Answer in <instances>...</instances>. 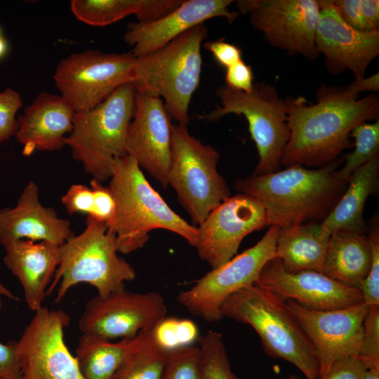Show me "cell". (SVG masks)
Instances as JSON below:
<instances>
[{
    "label": "cell",
    "instance_id": "cell-1",
    "mask_svg": "<svg viewBox=\"0 0 379 379\" xmlns=\"http://www.w3.org/2000/svg\"><path fill=\"white\" fill-rule=\"evenodd\" d=\"M316 98L315 104L308 103L302 96L285 99L290 138L281 165L308 168L326 166L352 147L351 132L357 125L378 119L379 98L375 93L360 98L347 87L323 83Z\"/></svg>",
    "mask_w": 379,
    "mask_h": 379
},
{
    "label": "cell",
    "instance_id": "cell-2",
    "mask_svg": "<svg viewBox=\"0 0 379 379\" xmlns=\"http://www.w3.org/2000/svg\"><path fill=\"white\" fill-rule=\"evenodd\" d=\"M338 161L318 168L295 164L272 173L238 178L234 188L262 204L267 225L282 228L322 222L347 186L348 180L337 170Z\"/></svg>",
    "mask_w": 379,
    "mask_h": 379
},
{
    "label": "cell",
    "instance_id": "cell-3",
    "mask_svg": "<svg viewBox=\"0 0 379 379\" xmlns=\"http://www.w3.org/2000/svg\"><path fill=\"white\" fill-rule=\"evenodd\" d=\"M109 180L115 211L108 228L115 235L119 253L128 254L142 248L149 232L156 229L173 232L196 247L197 227L170 208L134 159L128 155L115 158Z\"/></svg>",
    "mask_w": 379,
    "mask_h": 379
},
{
    "label": "cell",
    "instance_id": "cell-4",
    "mask_svg": "<svg viewBox=\"0 0 379 379\" xmlns=\"http://www.w3.org/2000/svg\"><path fill=\"white\" fill-rule=\"evenodd\" d=\"M220 312L222 317L251 326L268 356L292 364L307 379H319L316 349L286 300L254 284L227 297Z\"/></svg>",
    "mask_w": 379,
    "mask_h": 379
},
{
    "label": "cell",
    "instance_id": "cell-5",
    "mask_svg": "<svg viewBox=\"0 0 379 379\" xmlns=\"http://www.w3.org/2000/svg\"><path fill=\"white\" fill-rule=\"evenodd\" d=\"M204 24L186 31L161 48L136 58L131 82L136 92L163 98L171 117L187 125L189 106L201 78Z\"/></svg>",
    "mask_w": 379,
    "mask_h": 379
},
{
    "label": "cell",
    "instance_id": "cell-6",
    "mask_svg": "<svg viewBox=\"0 0 379 379\" xmlns=\"http://www.w3.org/2000/svg\"><path fill=\"white\" fill-rule=\"evenodd\" d=\"M60 251V263L47 290L51 295L59 284L55 303L79 283L90 284L98 295L105 296L125 289L126 282L136 277L132 265L118 255L114 232L89 215L83 232L69 238Z\"/></svg>",
    "mask_w": 379,
    "mask_h": 379
},
{
    "label": "cell",
    "instance_id": "cell-7",
    "mask_svg": "<svg viewBox=\"0 0 379 379\" xmlns=\"http://www.w3.org/2000/svg\"><path fill=\"white\" fill-rule=\"evenodd\" d=\"M135 93L131 83L125 84L95 107L74 114L65 145L100 182L110 178L113 160L126 155L125 139L135 112Z\"/></svg>",
    "mask_w": 379,
    "mask_h": 379
},
{
    "label": "cell",
    "instance_id": "cell-8",
    "mask_svg": "<svg viewBox=\"0 0 379 379\" xmlns=\"http://www.w3.org/2000/svg\"><path fill=\"white\" fill-rule=\"evenodd\" d=\"M218 160V152L192 135L186 125L172 124L168 185L195 225L231 196Z\"/></svg>",
    "mask_w": 379,
    "mask_h": 379
},
{
    "label": "cell",
    "instance_id": "cell-9",
    "mask_svg": "<svg viewBox=\"0 0 379 379\" xmlns=\"http://www.w3.org/2000/svg\"><path fill=\"white\" fill-rule=\"evenodd\" d=\"M220 105L200 119L215 121L229 114L244 116L259 157L252 175H260L279 171L282 152L288 142L286 103L277 88L264 82L243 92L222 86L216 91Z\"/></svg>",
    "mask_w": 379,
    "mask_h": 379
},
{
    "label": "cell",
    "instance_id": "cell-10",
    "mask_svg": "<svg viewBox=\"0 0 379 379\" xmlns=\"http://www.w3.org/2000/svg\"><path fill=\"white\" fill-rule=\"evenodd\" d=\"M136 57L131 53L86 50L58 64L53 79L60 95L75 112L90 110L121 86L131 83Z\"/></svg>",
    "mask_w": 379,
    "mask_h": 379
},
{
    "label": "cell",
    "instance_id": "cell-11",
    "mask_svg": "<svg viewBox=\"0 0 379 379\" xmlns=\"http://www.w3.org/2000/svg\"><path fill=\"white\" fill-rule=\"evenodd\" d=\"M276 226L270 228L253 246L212 269L178 295V302L192 314L208 322L220 320V306L239 289L253 285L265 264L276 257Z\"/></svg>",
    "mask_w": 379,
    "mask_h": 379
},
{
    "label": "cell",
    "instance_id": "cell-12",
    "mask_svg": "<svg viewBox=\"0 0 379 379\" xmlns=\"http://www.w3.org/2000/svg\"><path fill=\"white\" fill-rule=\"evenodd\" d=\"M239 13L273 47L314 60L319 53L315 34L319 18L317 0H239Z\"/></svg>",
    "mask_w": 379,
    "mask_h": 379
},
{
    "label": "cell",
    "instance_id": "cell-13",
    "mask_svg": "<svg viewBox=\"0 0 379 379\" xmlns=\"http://www.w3.org/2000/svg\"><path fill=\"white\" fill-rule=\"evenodd\" d=\"M69 321L62 310L35 312L17 342L22 379H84L65 343Z\"/></svg>",
    "mask_w": 379,
    "mask_h": 379
},
{
    "label": "cell",
    "instance_id": "cell-14",
    "mask_svg": "<svg viewBox=\"0 0 379 379\" xmlns=\"http://www.w3.org/2000/svg\"><path fill=\"white\" fill-rule=\"evenodd\" d=\"M167 307L158 292H131L126 289L91 298L79 321L82 333L107 340L135 336L154 329L165 318Z\"/></svg>",
    "mask_w": 379,
    "mask_h": 379
},
{
    "label": "cell",
    "instance_id": "cell-15",
    "mask_svg": "<svg viewBox=\"0 0 379 379\" xmlns=\"http://www.w3.org/2000/svg\"><path fill=\"white\" fill-rule=\"evenodd\" d=\"M266 225L265 210L257 199L244 193L230 196L197 227L198 254L212 269L219 267L234 257L246 236Z\"/></svg>",
    "mask_w": 379,
    "mask_h": 379
},
{
    "label": "cell",
    "instance_id": "cell-16",
    "mask_svg": "<svg viewBox=\"0 0 379 379\" xmlns=\"http://www.w3.org/2000/svg\"><path fill=\"white\" fill-rule=\"evenodd\" d=\"M286 300L316 349L320 378L336 360L347 356H358L362 341L363 324L369 306L362 302L341 309L314 310L293 300Z\"/></svg>",
    "mask_w": 379,
    "mask_h": 379
},
{
    "label": "cell",
    "instance_id": "cell-17",
    "mask_svg": "<svg viewBox=\"0 0 379 379\" xmlns=\"http://www.w3.org/2000/svg\"><path fill=\"white\" fill-rule=\"evenodd\" d=\"M172 124L163 100L135 93V112L125 139L126 155L164 188L168 186Z\"/></svg>",
    "mask_w": 379,
    "mask_h": 379
},
{
    "label": "cell",
    "instance_id": "cell-18",
    "mask_svg": "<svg viewBox=\"0 0 379 379\" xmlns=\"http://www.w3.org/2000/svg\"><path fill=\"white\" fill-rule=\"evenodd\" d=\"M319 18L315 44L324 56L330 74L350 70L355 80L365 77L368 66L379 54V31L363 32L349 26L331 0H317Z\"/></svg>",
    "mask_w": 379,
    "mask_h": 379
},
{
    "label": "cell",
    "instance_id": "cell-19",
    "mask_svg": "<svg viewBox=\"0 0 379 379\" xmlns=\"http://www.w3.org/2000/svg\"><path fill=\"white\" fill-rule=\"evenodd\" d=\"M255 284L314 310L341 309L364 302L360 289L314 270L288 272L276 257L265 264Z\"/></svg>",
    "mask_w": 379,
    "mask_h": 379
},
{
    "label": "cell",
    "instance_id": "cell-20",
    "mask_svg": "<svg viewBox=\"0 0 379 379\" xmlns=\"http://www.w3.org/2000/svg\"><path fill=\"white\" fill-rule=\"evenodd\" d=\"M232 0H184L176 8L159 19L147 23H131L124 35L131 53L141 57L164 46L175 38L209 19L222 17L230 23L238 12L231 11Z\"/></svg>",
    "mask_w": 379,
    "mask_h": 379
},
{
    "label": "cell",
    "instance_id": "cell-21",
    "mask_svg": "<svg viewBox=\"0 0 379 379\" xmlns=\"http://www.w3.org/2000/svg\"><path fill=\"white\" fill-rule=\"evenodd\" d=\"M74 235L71 222L43 206L39 187L30 180L23 188L13 208L0 209V244L18 239L48 241L62 246Z\"/></svg>",
    "mask_w": 379,
    "mask_h": 379
},
{
    "label": "cell",
    "instance_id": "cell-22",
    "mask_svg": "<svg viewBox=\"0 0 379 379\" xmlns=\"http://www.w3.org/2000/svg\"><path fill=\"white\" fill-rule=\"evenodd\" d=\"M74 114L60 95L39 93L17 117L15 137L23 147L22 154L30 156L35 151L62 149L66 135L72 131Z\"/></svg>",
    "mask_w": 379,
    "mask_h": 379
},
{
    "label": "cell",
    "instance_id": "cell-23",
    "mask_svg": "<svg viewBox=\"0 0 379 379\" xmlns=\"http://www.w3.org/2000/svg\"><path fill=\"white\" fill-rule=\"evenodd\" d=\"M3 261L19 280L25 302L34 312L42 307L47 290L60 263V246L48 241L18 239L4 244Z\"/></svg>",
    "mask_w": 379,
    "mask_h": 379
},
{
    "label": "cell",
    "instance_id": "cell-24",
    "mask_svg": "<svg viewBox=\"0 0 379 379\" xmlns=\"http://www.w3.org/2000/svg\"><path fill=\"white\" fill-rule=\"evenodd\" d=\"M331 234L321 222L278 228L276 258L291 273L307 270L322 272Z\"/></svg>",
    "mask_w": 379,
    "mask_h": 379
},
{
    "label": "cell",
    "instance_id": "cell-25",
    "mask_svg": "<svg viewBox=\"0 0 379 379\" xmlns=\"http://www.w3.org/2000/svg\"><path fill=\"white\" fill-rule=\"evenodd\" d=\"M371 248L366 234L340 230L331 233L322 273L350 287L360 288L371 264Z\"/></svg>",
    "mask_w": 379,
    "mask_h": 379
},
{
    "label": "cell",
    "instance_id": "cell-26",
    "mask_svg": "<svg viewBox=\"0 0 379 379\" xmlns=\"http://www.w3.org/2000/svg\"><path fill=\"white\" fill-rule=\"evenodd\" d=\"M379 154L368 161L350 177L341 198L322 224L333 233L340 230L367 233L363 218L368 197L378 182Z\"/></svg>",
    "mask_w": 379,
    "mask_h": 379
},
{
    "label": "cell",
    "instance_id": "cell-27",
    "mask_svg": "<svg viewBox=\"0 0 379 379\" xmlns=\"http://www.w3.org/2000/svg\"><path fill=\"white\" fill-rule=\"evenodd\" d=\"M182 0H72L70 9L79 20L96 27L110 25L130 15L138 22L155 21L176 8Z\"/></svg>",
    "mask_w": 379,
    "mask_h": 379
},
{
    "label": "cell",
    "instance_id": "cell-28",
    "mask_svg": "<svg viewBox=\"0 0 379 379\" xmlns=\"http://www.w3.org/2000/svg\"><path fill=\"white\" fill-rule=\"evenodd\" d=\"M133 337L113 343L95 334L82 333L76 358L84 379H112L130 349Z\"/></svg>",
    "mask_w": 379,
    "mask_h": 379
},
{
    "label": "cell",
    "instance_id": "cell-29",
    "mask_svg": "<svg viewBox=\"0 0 379 379\" xmlns=\"http://www.w3.org/2000/svg\"><path fill=\"white\" fill-rule=\"evenodd\" d=\"M155 328L140 331L133 337L112 379L161 378L171 350L159 339Z\"/></svg>",
    "mask_w": 379,
    "mask_h": 379
},
{
    "label": "cell",
    "instance_id": "cell-30",
    "mask_svg": "<svg viewBox=\"0 0 379 379\" xmlns=\"http://www.w3.org/2000/svg\"><path fill=\"white\" fill-rule=\"evenodd\" d=\"M204 379H240L232 370L220 333L209 330L199 338Z\"/></svg>",
    "mask_w": 379,
    "mask_h": 379
},
{
    "label": "cell",
    "instance_id": "cell-31",
    "mask_svg": "<svg viewBox=\"0 0 379 379\" xmlns=\"http://www.w3.org/2000/svg\"><path fill=\"white\" fill-rule=\"evenodd\" d=\"M354 139V150L345 156L344 166L338 170L342 178L348 180L359 167L379 154V120L357 125L351 132Z\"/></svg>",
    "mask_w": 379,
    "mask_h": 379
},
{
    "label": "cell",
    "instance_id": "cell-32",
    "mask_svg": "<svg viewBox=\"0 0 379 379\" xmlns=\"http://www.w3.org/2000/svg\"><path fill=\"white\" fill-rule=\"evenodd\" d=\"M160 379H204L199 346L181 345L171 350Z\"/></svg>",
    "mask_w": 379,
    "mask_h": 379
},
{
    "label": "cell",
    "instance_id": "cell-33",
    "mask_svg": "<svg viewBox=\"0 0 379 379\" xmlns=\"http://www.w3.org/2000/svg\"><path fill=\"white\" fill-rule=\"evenodd\" d=\"M367 237L371 248L369 272L360 286L364 302L368 306L379 305V222L374 216L367 228Z\"/></svg>",
    "mask_w": 379,
    "mask_h": 379
},
{
    "label": "cell",
    "instance_id": "cell-34",
    "mask_svg": "<svg viewBox=\"0 0 379 379\" xmlns=\"http://www.w3.org/2000/svg\"><path fill=\"white\" fill-rule=\"evenodd\" d=\"M358 357L366 368L379 366V305L368 307Z\"/></svg>",
    "mask_w": 379,
    "mask_h": 379
},
{
    "label": "cell",
    "instance_id": "cell-35",
    "mask_svg": "<svg viewBox=\"0 0 379 379\" xmlns=\"http://www.w3.org/2000/svg\"><path fill=\"white\" fill-rule=\"evenodd\" d=\"M159 339L171 350L189 342L197 335L196 326L187 320L164 319L155 328Z\"/></svg>",
    "mask_w": 379,
    "mask_h": 379
},
{
    "label": "cell",
    "instance_id": "cell-36",
    "mask_svg": "<svg viewBox=\"0 0 379 379\" xmlns=\"http://www.w3.org/2000/svg\"><path fill=\"white\" fill-rule=\"evenodd\" d=\"M22 105L18 91L10 87L0 91V143L15 135L18 130L15 117Z\"/></svg>",
    "mask_w": 379,
    "mask_h": 379
},
{
    "label": "cell",
    "instance_id": "cell-37",
    "mask_svg": "<svg viewBox=\"0 0 379 379\" xmlns=\"http://www.w3.org/2000/svg\"><path fill=\"white\" fill-rule=\"evenodd\" d=\"M90 187L93 193V206L89 216L98 221L107 224L112 222L114 211L115 202L109 187L104 186L102 182L92 178Z\"/></svg>",
    "mask_w": 379,
    "mask_h": 379
},
{
    "label": "cell",
    "instance_id": "cell-38",
    "mask_svg": "<svg viewBox=\"0 0 379 379\" xmlns=\"http://www.w3.org/2000/svg\"><path fill=\"white\" fill-rule=\"evenodd\" d=\"M61 202L69 215L92 212L93 193L91 187L82 184H74L62 197Z\"/></svg>",
    "mask_w": 379,
    "mask_h": 379
},
{
    "label": "cell",
    "instance_id": "cell-39",
    "mask_svg": "<svg viewBox=\"0 0 379 379\" xmlns=\"http://www.w3.org/2000/svg\"><path fill=\"white\" fill-rule=\"evenodd\" d=\"M366 369L358 356H347L336 360L319 379H361Z\"/></svg>",
    "mask_w": 379,
    "mask_h": 379
},
{
    "label": "cell",
    "instance_id": "cell-40",
    "mask_svg": "<svg viewBox=\"0 0 379 379\" xmlns=\"http://www.w3.org/2000/svg\"><path fill=\"white\" fill-rule=\"evenodd\" d=\"M225 86L248 93L253 87V73L251 65L241 60L226 68Z\"/></svg>",
    "mask_w": 379,
    "mask_h": 379
},
{
    "label": "cell",
    "instance_id": "cell-41",
    "mask_svg": "<svg viewBox=\"0 0 379 379\" xmlns=\"http://www.w3.org/2000/svg\"><path fill=\"white\" fill-rule=\"evenodd\" d=\"M204 47L212 53L216 62L227 68L242 60V51L234 44L226 42L224 39L207 41Z\"/></svg>",
    "mask_w": 379,
    "mask_h": 379
},
{
    "label": "cell",
    "instance_id": "cell-42",
    "mask_svg": "<svg viewBox=\"0 0 379 379\" xmlns=\"http://www.w3.org/2000/svg\"><path fill=\"white\" fill-rule=\"evenodd\" d=\"M0 295V312L2 307ZM20 375L17 342L0 343V378Z\"/></svg>",
    "mask_w": 379,
    "mask_h": 379
},
{
    "label": "cell",
    "instance_id": "cell-43",
    "mask_svg": "<svg viewBox=\"0 0 379 379\" xmlns=\"http://www.w3.org/2000/svg\"><path fill=\"white\" fill-rule=\"evenodd\" d=\"M332 2L345 22L357 30L366 32L359 0H332Z\"/></svg>",
    "mask_w": 379,
    "mask_h": 379
},
{
    "label": "cell",
    "instance_id": "cell-44",
    "mask_svg": "<svg viewBox=\"0 0 379 379\" xmlns=\"http://www.w3.org/2000/svg\"><path fill=\"white\" fill-rule=\"evenodd\" d=\"M359 6L366 32L379 31V1L359 0Z\"/></svg>",
    "mask_w": 379,
    "mask_h": 379
},
{
    "label": "cell",
    "instance_id": "cell-45",
    "mask_svg": "<svg viewBox=\"0 0 379 379\" xmlns=\"http://www.w3.org/2000/svg\"><path fill=\"white\" fill-rule=\"evenodd\" d=\"M347 88L357 94L364 91L376 92L379 90V74L376 72L368 77L353 81Z\"/></svg>",
    "mask_w": 379,
    "mask_h": 379
},
{
    "label": "cell",
    "instance_id": "cell-46",
    "mask_svg": "<svg viewBox=\"0 0 379 379\" xmlns=\"http://www.w3.org/2000/svg\"><path fill=\"white\" fill-rule=\"evenodd\" d=\"M361 379H379V366L366 368Z\"/></svg>",
    "mask_w": 379,
    "mask_h": 379
},
{
    "label": "cell",
    "instance_id": "cell-47",
    "mask_svg": "<svg viewBox=\"0 0 379 379\" xmlns=\"http://www.w3.org/2000/svg\"><path fill=\"white\" fill-rule=\"evenodd\" d=\"M0 295H4L10 299L18 300V298L14 295L8 289H7L1 282H0Z\"/></svg>",
    "mask_w": 379,
    "mask_h": 379
},
{
    "label": "cell",
    "instance_id": "cell-48",
    "mask_svg": "<svg viewBox=\"0 0 379 379\" xmlns=\"http://www.w3.org/2000/svg\"><path fill=\"white\" fill-rule=\"evenodd\" d=\"M8 44L5 39L1 36H0V59L2 58L7 52Z\"/></svg>",
    "mask_w": 379,
    "mask_h": 379
},
{
    "label": "cell",
    "instance_id": "cell-49",
    "mask_svg": "<svg viewBox=\"0 0 379 379\" xmlns=\"http://www.w3.org/2000/svg\"><path fill=\"white\" fill-rule=\"evenodd\" d=\"M282 379H303V378L296 374H292Z\"/></svg>",
    "mask_w": 379,
    "mask_h": 379
},
{
    "label": "cell",
    "instance_id": "cell-50",
    "mask_svg": "<svg viewBox=\"0 0 379 379\" xmlns=\"http://www.w3.org/2000/svg\"><path fill=\"white\" fill-rule=\"evenodd\" d=\"M0 379H22V378H21L20 375H13V376L2 378H0Z\"/></svg>",
    "mask_w": 379,
    "mask_h": 379
},
{
    "label": "cell",
    "instance_id": "cell-51",
    "mask_svg": "<svg viewBox=\"0 0 379 379\" xmlns=\"http://www.w3.org/2000/svg\"><path fill=\"white\" fill-rule=\"evenodd\" d=\"M0 36H1V28H0Z\"/></svg>",
    "mask_w": 379,
    "mask_h": 379
}]
</instances>
